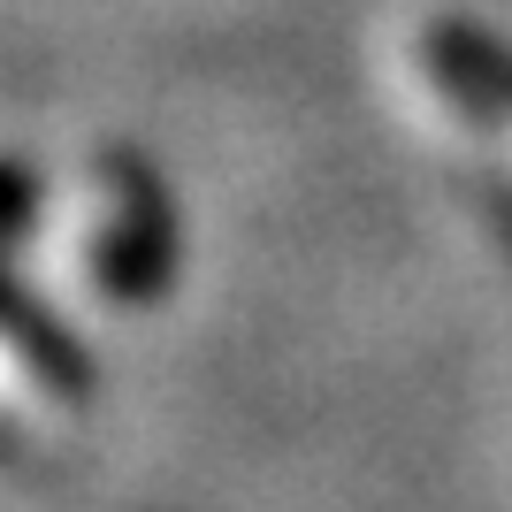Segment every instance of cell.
<instances>
[{
	"instance_id": "1",
	"label": "cell",
	"mask_w": 512,
	"mask_h": 512,
	"mask_svg": "<svg viewBox=\"0 0 512 512\" xmlns=\"http://www.w3.org/2000/svg\"><path fill=\"white\" fill-rule=\"evenodd\" d=\"M176 268V214L138 153H100L69 184V207L54 222V276L100 314L161 299Z\"/></svg>"
},
{
	"instance_id": "2",
	"label": "cell",
	"mask_w": 512,
	"mask_h": 512,
	"mask_svg": "<svg viewBox=\"0 0 512 512\" xmlns=\"http://www.w3.org/2000/svg\"><path fill=\"white\" fill-rule=\"evenodd\" d=\"M85 413V360L39 306L0 283V421L62 428Z\"/></svg>"
},
{
	"instance_id": "3",
	"label": "cell",
	"mask_w": 512,
	"mask_h": 512,
	"mask_svg": "<svg viewBox=\"0 0 512 512\" xmlns=\"http://www.w3.org/2000/svg\"><path fill=\"white\" fill-rule=\"evenodd\" d=\"M413 77L428 100H444V115L474 138H490L512 161V54L482 39L474 23H421L413 31Z\"/></svg>"
},
{
	"instance_id": "4",
	"label": "cell",
	"mask_w": 512,
	"mask_h": 512,
	"mask_svg": "<svg viewBox=\"0 0 512 512\" xmlns=\"http://www.w3.org/2000/svg\"><path fill=\"white\" fill-rule=\"evenodd\" d=\"M23 214H31V184H23V176L8 169V161H0V245L16 237V222H23Z\"/></svg>"
}]
</instances>
